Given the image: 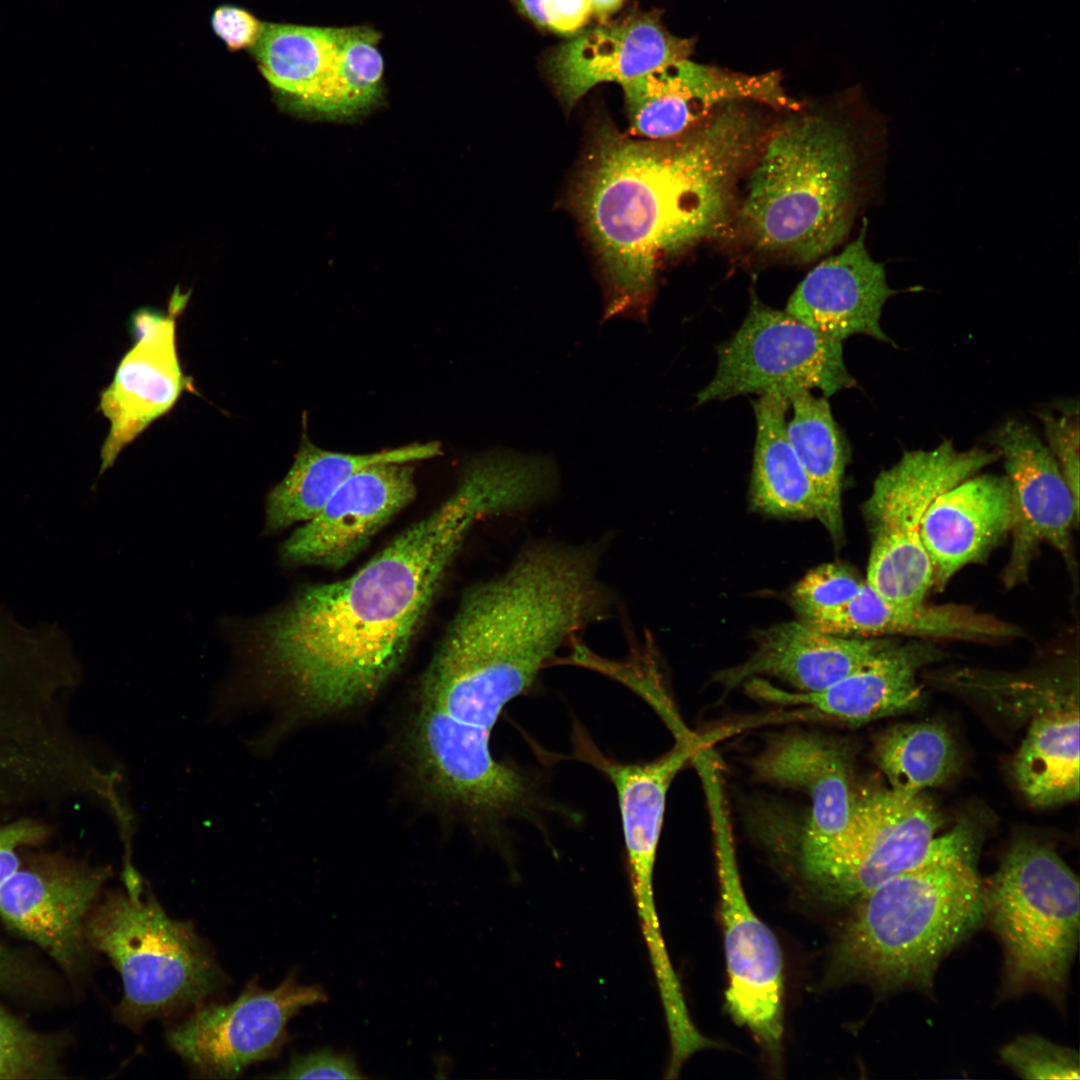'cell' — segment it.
<instances>
[{
  "instance_id": "d6986e66",
  "label": "cell",
  "mask_w": 1080,
  "mask_h": 1080,
  "mask_svg": "<svg viewBox=\"0 0 1080 1080\" xmlns=\"http://www.w3.org/2000/svg\"><path fill=\"white\" fill-rule=\"evenodd\" d=\"M693 48V40L671 34L657 16H630L561 45L547 67L558 95L570 107L599 83L623 85L660 65L688 58Z\"/></svg>"
},
{
  "instance_id": "6da1fadb",
  "label": "cell",
  "mask_w": 1080,
  "mask_h": 1080,
  "mask_svg": "<svg viewBox=\"0 0 1080 1080\" xmlns=\"http://www.w3.org/2000/svg\"><path fill=\"white\" fill-rule=\"evenodd\" d=\"M516 472L489 454L465 464L452 493L349 577L307 586L238 640L237 682L254 704L275 692L312 713L375 695L397 671L472 529L522 512Z\"/></svg>"
},
{
  "instance_id": "4dcf8cb0",
  "label": "cell",
  "mask_w": 1080,
  "mask_h": 1080,
  "mask_svg": "<svg viewBox=\"0 0 1080 1080\" xmlns=\"http://www.w3.org/2000/svg\"><path fill=\"white\" fill-rule=\"evenodd\" d=\"M59 1041L28 1028L0 1007V1079L59 1077Z\"/></svg>"
},
{
  "instance_id": "d590c367",
  "label": "cell",
  "mask_w": 1080,
  "mask_h": 1080,
  "mask_svg": "<svg viewBox=\"0 0 1080 1080\" xmlns=\"http://www.w3.org/2000/svg\"><path fill=\"white\" fill-rule=\"evenodd\" d=\"M271 1077L288 1079L364 1078L353 1057L330 1049L295 1055L284 1071Z\"/></svg>"
},
{
  "instance_id": "9a60e30c",
  "label": "cell",
  "mask_w": 1080,
  "mask_h": 1080,
  "mask_svg": "<svg viewBox=\"0 0 1080 1080\" xmlns=\"http://www.w3.org/2000/svg\"><path fill=\"white\" fill-rule=\"evenodd\" d=\"M777 73L748 75L688 58L660 65L622 85L631 132L651 140L677 136L733 102L796 109Z\"/></svg>"
},
{
  "instance_id": "e575fe53",
  "label": "cell",
  "mask_w": 1080,
  "mask_h": 1080,
  "mask_svg": "<svg viewBox=\"0 0 1080 1080\" xmlns=\"http://www.w3.org/2000/svg\"><path fill=\"white\" fill-rule=\"evenodd\" d=\"M534 23L561 34L579 31L588 22L589 0H515Z\"/></svg>"
},
{
  "instance_id": "ab89813d",
  "label": "cell",
  "mask_w": 1080,
  "mask_h": 1080,
  "mask_svg": "<svg viewBox=\"0 0 1080 1080\" xmlns=\"http://www.w3.org/2000/svg\"><path fill=\"white\" fill-rule=\"evenodd\" d=\"M624 0H589L592 13L600 17L609 16L618 11Z\"/></svg>"
},
{
  "instance_id": "cb8c5ba5",
  "label": "cell",
  "mask_w": 1080,
  "mask_h": 1080,
  "mask_svg": "<svg viewBox=\"0 0 1080 1080\" xmlns=\"http://www.w3.org/2000/svg\"><path fill=\"white\" fill-rule=\"evenodd\" d=\"M1012 761V776L1033 806L1053 807L1079 796L1078 687L1038 707Z\"/></svg>"
},
{
  "instance_id": "f1b7e54d",
  "label": "cell",
  "mask_w": 1080,
  "mask_h": 1080,
  "mask_svg": "<svg viewBox=\"0 0 1080 1080\" xmlns=\"http://www.w3.org/2000/svg\"><path fill=\"white\" fill-rule=\"evenodd\" d=\"M873 758L892 790L915 795L946 781L958 752L944 724L926 720L883 731L874 741Z\"/></svg>"
},
{
  "instance_id": "d6a6232c",
  "label": "cell",
  "mask_w": 1080,
  "mask_h": 1080,
  "mask_svg": "<svg viewBox=\"0 0 1080 1080\" xmlns=\"http://www.w3.org/2000/svg\"><path fill=\"white\" fill-rule=\"evenodd\" d=\"M861 582L846 566L826 563L808 571L791 593L802 620L832 610L854 597Z\"/></svg>"
},
{
  "instance_id": "2e32d148",
  "label": "cell",
  "mask_w": 1080,
  "mask_h": 1080,
  "mask_svg": "<svg viewBox=\"0 0 1080 1080\" xmlns=\"http://www.w3.org/2000/svg\"><path fill=\"white\" fill-rule=\"evenodd\" d=\"M412 464L378 463L357 471L283 542L281 561L333 570L347 565L415 499Z\"/></svg>"
},
{
  "instance_id": "52a82bcc",
  "label": "cell",
  "mask_w": 1080,
  "mask_h": 1080,
  "mask_svg": "<svg viewBox=\"0 0 1080 1080\" xmlns=\"http://www.w3.org/2000/svg\"><path fill=\"white\" fill-rule=\"evenodd\" d=\"M996 449L960 451L951 440L932 450L905 451L876 477L863 514L871 537L865 582L900 605L925 601L933 570L921 539L924 516L945 490L998 461Z\"/></svg>"
},
{
  "instance_id": "f546056e",
  "label": "cell",
  "mask_w": 1080,
  "mask_h": 1080,
  "mask_svg": "<svg viewBox=\"0 0 1080 1080\" xmlns=\"http://www.w3.org/2000/svg\"><path fill=\"white\" fill-rule=\"evenodd\" d=\"M377 35L362 28H345L331 70L319 86L306 112L351 116L373 104L380 91L383 60Z\"/></svg>"
},
{
  "instance_id": "44dd1931",
  "label": "cell",
  "mask_w": 1080,
  "mask_h": 1080,
  "mask_svg": "<svg viewBox=\"0 0 1080 1080\" xmlns=\"http://www.w3.org/2000/svg\"><path fill=\"white\" fill-rule=\"evenodd\" d=\"M751 769L758 780L809 798L810 814L799 842L829 839L848 825L858 794L845 744L816 733H786L768 741Z\"/></svg>"
},
{
  "instance_id": "8992f818",
  "label": "cell",
  "mask_w": 1080,
  "mask_h": 1080,
  "mask_svg": "<svg viewBox=\"0 0 1080 1080\" xmlns=\"http://www.w3.org/2000/svg\"><path fill=\"white\" fill-rule=\"evenodd\" d=\"M85 932L88 945L104 953L121 976L115 1016L133 1030L206 1003L225 984L193 924L169 917L145 886L108 894L93 906Z\"/></svg>"
},
{
  "instance_id": "74e56055",
  "label": "cell",
  "mask_w": 1080,
  "mask_h": 1080,
  "mask_svg": "<svg viewBox=\"0 0 1080 1080\" xmlns=\"http://www.w3.org/2000/svg\"><path fill=\"white\" fill-rule=\"evenodd\" d=\"M49 834L46 824L30 818L0 824V886L20 866L18 850L43 843Z\"/></svg>"
},
{
  "instance_id": "d4e9b609",
  "label": "cell",
  "mask_w": 1080,
  "mask_h": 1080,
  "mask_svg": "<svg viewBox=\"0 0 1080 1080\" xmlns=\"http://www.w3.org/2000/svg\"><path fill=\"white\" fill-rule=\"evenodd\" d=\"M440 454L436 441L362 454L335 452L318 447L302 433L292 466L267 496L264 532L275 533L311 519L347 479L367 466L415 463Z\"/></svg>"
},
{
  "instance_id": "30bf717a",
  "label": "cell",
  "mask_w": 1080,
  "mask_h": 1080,
  "mask_svg": "<svg viewBox=\"0 0 1080 1080\" xmlns=\"http://www.w3.org/2000/svg\"><path fill=\"white\" fill-rule=\"evenodd\" d=\"M714 835L720 913L729 977L726 1006L734 1021L747 1027L774 1060L783 1035L784 974L780 945L771 929L750 908L742 888L723 783L703 785Z\"/></svg>"
},
{
  "instance_id": "277c9868",
  "label": "cell",
  "mask_w": 1080,
  "mask_h": 1080,
  "mask_svg": "<svg viewBox=\"0 0 1080 1080\" xmlns=\"http://www.w3.org/2000/svg\"><path fill=\"white\" fill-rule=\"evenodd\" d=\"M860 136L819 114L793 115L764 133L737 213L757 250L810 263L845 240L865 193L869 151Z\"/></svg>"
},
{
  "instance_id": "5b68a950",
  "label": "cell",
  "mask_w": 1080,
  "mask_h": 1080,
  "mask_svg": "<svg viewBox=\"0 0 1080 1080\" xmlns=\"http://www.w3.org/2000/svg\"><path fill=\"white\" fill-rule=\"evenodd\" d=\"M983 898L1003 951L1002 999L1037 993L1063 1008L1079 944L1075 873L1048 844L1018 838L983 882Z\"/></svg>"
},
{
  "instance_id": "8fae6325",
  "label": "cell",
  "mask_w": 1080,
  "mask_h": 1080,
  "mask_svg": "<svg viewBox=\"0 0 1080 1080\" xmlns=\"http://www.w3.org/2000/svg\"><path fill=\"white\" fill-rule=\"evenodd\" d=\"M327 1000L318 985L290 973L276 988L250 983L232 1002L203 1003L166 1033L169 1046L200 1077L232 1079L250 1065L278 1055L289 1020L302 1008Z\"/></svg>"
},
{
  "instance_id": "ffe728a7",
  "label": "cell",
  "mask_w": 1080,
  "mask_h": 1080,
  "mask_svg": "<svg viewBox=\"0 0 1080 1080\" xmlns=\"http://www.w3.org/2000/svg\"><path fill=\"white\" fill-rule=\"evenodd\" d=\"M1014 524V503L1006 475L975 474L950 487L929 506L921 539L933 570L932 588L941 591L969 564L984 560Z\"/></svg>"
},
{
  "instance_id": "484cf974",
  "label": "cell",
  "mask_w": 1080,
  "mask_h": 1080,
  "mask_svg": "<svg viewBox=\"0 0 1080 1080\" xmlns=\"http://www.w3.org/2000/svg\"><path fill=\"white\" fill-rule=\"evenodd\" d=\"M788 407L789 400L781 393L762 394L753 403L756 442L752 504L773 516L818 519V498L787 435Z\"/></svg>"
},
{
  "instance_id": "8d00e7d4",
  "label": "cell",
  "mask_w": 1080,
  "mask_h": 1080,
  "mask_svg": "<svg viewBox=\"0 0 1080 1080\" xmlns=\"http://www.w3.org/2000/svg\"><path fill=\"white\" fill-rule=\"evenodd\" d=\"M210 22L213 32L230 52L252 50L264 25L249 10L232 4L216 7Z\"/></svg>"
},
{
  "instance_id": "7a4b0ae2",
  "label": "cell",
  "mask_w": 1080,
  "mask_h": 1080,
  "mask_svg": "<svg viewBox=\"0 0 1080 1080\" xmlns=\"http://www.w3.org/2000/svg\"><path fill=\"white\" fill-rule=\"evenodd\" d=\"M742 103L666 139L597 128L575 201L600 261L602 322L646 323L660 264L729 225L740 177L765 133Z\"/></svg>"
},
{
  "instance_id": "3957f363",
  "label": "cell",
  "mask_w": 1080,
  "mask_h": 1080,
  "mask_svg": "<svg viewBox=\"0 0 1080 1080\" xmlns=\"http://www.w3.org/2000/svg\"><path fill=\"white\" fill-rule=\"evenodd\" d=\"M977 848L972 827L959 823L924 860L851 904L833 978L883 994L928 991L942 960L984 921Z\"/></svg>"
},
{
  "instance_id": "5bb4252c",
  "label": "cell",
  "mask_w": 1080,
  "mask_h": 1080,
  "mask_svg": "<svg viewBox=\"0 0 1080 1080\" xmlns=\"http://www.w3.org/2000/svg\"><path fill=\"white\" fill-rule=\"evenodd\" d=\"M110 874L109 867L62 856L35 857L0 886V918L74 974L86 961V922Z\"/></svg>"
},
{
  "instance_id": "4316f807",
  "label": "cell",
  "mask_w": 1080,
  "mask_h": 1080,
  "mask_svg": "<svg viewBox=\"0 0 1080 1080\" xmlns=\"http://www.w3.org/2000/svg\"><path fill=\"white\" fill-rule=\"evenodd\" d=\"M345 28L264 23L251 54L279 98L306 112L331 70Z\"/></svg>"
},
{
  "instance_id": "83f0119b",
  "label": "cell",
  "mask_w": 1080,
  "mask_h": 1080,
  "mask_svg": "<svg viewBox=\"0 0 1080 1080\" xmlns=\"http://www.w3.org/2000/svg\"><path fill=\"white\" fill-rule=\"evenodd\" d=\"M788 400L792 406V417L786 424L789 441L818 498V520L839 542L843 537L841 491L847 461L842 435L825 396L799 390Z\"/></svg>"
},
{
  "instance_id": "4fadbf2b",
  "label": "cell",
  "mask_w": 1080,
  "mask_h": 1080,
  "mask_svg": "<svg viewBox=\"0 0 1080 1080\" xmlns=\"http://www.w3.org/2000/svg\"><path fill=\"white\" fill-rule=\"evenodd\" d=\"M991 443L1004 460L1014 503L1011 549L1002 572L1006 588L1023 584L1042 544L1060 553L1073 572L1072 530L1079 523V503L1073 496L1050 449L1036 431L1018 419H1008L991 434Z\"/></svg>"
},
{
  "instance_id": "1f68e13d",
  "label": "cell",
  "mask_w": 1080,
  "mask_h": 1080,
  "mask_svg": "<svg viewBox=\"0 0 1080 1080\" xmlns=\"http://www.w3.org/2000/svg\"><path fill=\"white\" fill-rule=\"evenodd\" d=\"M1001 1060L1024 1079H1079L1078 1052L1040 1035L1017 1036L1000 1049Z\"/></svg>"
},
{
  "instance_id": "7402d4cb",
  "label": "cell",
  "mask_w": 1080,
  "mask_h": 1080,
  "mask_svg": "<svg viewBox=\"0 0 1080 1080\" xmlns=\"http://www.w3.org/2000/svg\"><path fill=\"white\" fill-rule=\"evenodd\" d=\"M899 641L894 637H842L802 621L773 625L757 634V647L742 664L717 674L726 689L758 676L774 677L794 691L817 692L867 665Z\"/></svg>"
},
{
  "instance_id": "7c38bea8",
  "label": "cell",
  "mask_w": 1080,
  "mask_h": 1080,
  "mask_svg": "<svg viewBox=\"0 0 1080 1080\" xmlns=\"http://www.w3.org/2000/svg\"><path fill=\"white\" fill-rule=\"evenodd\" d=\"M188 299L189 293L176 288L166 313L142 308L132 314L129 328L134 344L99 394L97 409L110 423L100 451V475L152 422L168 413L184 392H196L177 351V319Z\"/></svg>"
},
{
  "instance_id": "ac0fdd59",
  "label": "cell",
  "mask_w": 1080,
  "mask_h": 1080,
  "mask_svg": "<svg viewBox=\"0 0 1080 1080\" xmlns=\"http://www.w3.org/2000/svg\"><path fill=\"white\" fill-rule=\"evenodd\" d=\"M866 236L863 219L854 240L805 276L785 311L828 338L843 342L861 334L895 345L880 320L885 303L897 291L889 286L883 264L871 256Z\"/></svg>"
},
{
  "instance_id": "ba28073f",
  "label": "cell",
  "mask_w": 1080,
  "mask_h": 1080,
  "mask_svg": "<svg viewBox=\"0 0 1080 1080\" xmlns=\"http://www.w3.org/2000/svg\"><path fill=\"white\" fill-rule=\"evenodd\" d=\"M942 823V814L922 793L891 788L862 793L841 833L799 842L800 872L823 900L851 905L924 860L940 840Z\"/></svg>"
},
{
  "instance_id": "e0dca14e",
  "label": "cell",
  "mask_w": 1080,
  "mask_h": 1080,
  "mask_svg": "<svg viewBox=\"0 0 1080 1080\" xmlns=\"http://www.w3.org/2000/svg\"><path fill=\"white\" fill-rule=\"evenodd\" d=\"M942 658L933 641L900 640L872 662L817 692L789 691L759 678L746 683L750 695L781 705H801L817 715L861 724L918 708L924 699L919 672Z\"/></svg>"
},
{
  "instance_id": "f35d334b",
  "label": "cell",
  "mask_w": 1080,
  "mask_h": 1080,
  "mask_svg": "<svg viewBox=\"0 0 1080 1080\" xmlns=\"http://www.w3.org/2000/svg\"><path fill=\"white\" fill-rule=\"evenodd\" d=\"M23 963L0 944V988L22 985L27 980Z\"/></svg>"
},
{
  "instance_id": "836d02e7",
  "label": "cell",
  "mask_w": 1080,
  "mask_h": 1080,
  "mask_svg": "<svg viewBox=\"0 0 1080 1080\" xmlns=\"http://www.w3.org/2000/svg\"><path fill=\"white\" fill-rule=\"evenodd\" d=\"M1045 443L1055 457L1064 478L1074 496L1079 499V416L1078 409L1072 407L1060 414L1041 411Z\"/></svg>"
},
{
  "instance_id": "9c48e42d",
  "label": "cell",
  "mask_w": 1080,
  "mask_h": 1080,
  "mask_svg": "<svg viewBox=\"0 0 1080 1080\" xmlns=\"http://www.w3.org/2000/svg\"><path fill=\"white\" fill-rule=\"evenodd\" d=\"M717 353L716 372L697 394V405L752 393H781L788 398L811 389L829 397L856 385L845 365L841 341L757 299Z\"/></svg>"
},
{
  "instance_id": "603a6c76",
  "label": "cell",
  "mask_w": 1080,
  "mask_h": 1080,
  "mask_svg": "<svg viewBox=\"0 0 1080 1080\" xmlns=\"http://www.w3.org/2000/svg\"><path fill=\"white\" fill-rule=\"evenodd\" d=\"M805 623L820 632L842 637L994 642L1022 635L1016 625L963 605L889 602L865 581L850 600Z\"/></svg>"
}]
</instances>
